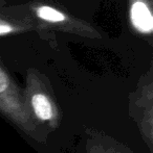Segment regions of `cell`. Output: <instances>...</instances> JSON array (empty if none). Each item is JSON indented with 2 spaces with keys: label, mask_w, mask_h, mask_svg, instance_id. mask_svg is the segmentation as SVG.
<instances>
[{
  "label": "cell",
  "mask_w": 153,
  "mask_h": 153,
  "mask_svg": "<svg viewBox=\"0 0 153 153\" xmlns=\"http://www.w3.org/2000/svg\"><path fill=\"white\" fill-rule=\"evenodd\" d=\"M127 18L131 30L152 44L153 0H127Z\"/></svg>",
  "instance_id": "4"
},
{
  "label": "cell",
  "mask_w": 153,
  "mask_h": 153,
  "mask_svg": "<svg viewBox=\"0 0 153 153\" xmlns=\"http://www.w3.org/2000/svg\"><path fill=\"white\" fill-rule=\"evenodd\" d=\"M135 106L141 109L142 114L137 116L139 123L141 126L142 133L147 140L149 147L151 148L152 144V111H147L146 106L152 104V70L144 76L143 80L139 82L137 92L135 93Z\"/></svg>",
  "instance_id": "5"
},
{
  "label": "cell",
  "mask_w": 153,
  "mask_h": 153,
  "mask_svg": "<svg viewBox=\"0 0 153 153\" xmlns=\"http://www.w3.org/2000/svg\"><path fill=\"white\" fill-rule=\"evenodd\" d=\"M26 106L36 122L45 123L57 128L61 122V113L45 76L37 70H31L26 75V85L23 92Z\"/></svg>",
  "instance_id": "3"
},
{
  "label": "cell",
  "mask_w": 153,
  "mask_h": 153,
  "mask_svg": "<svg viewBox=\"0 0 153 153\" xmlns=\"http://www.w3.org/2000/svg\"><path fill=\"white\" fill-rule=\"evenodd\" d=\"M38 30L37 25L29 16L25 7L19 10H0V36H15ZM39 31V30H38Z\"/></svg>",
  "instance_id": "6"
},
{
  "label": "cell",
  "mask_w": 153,
  "mask_h": 153,
  "mask_svg": "<svg viewBox=\"0 0 153 153\" xmlns=\"http://www.w3.org/2000/svg\"><path fill=\"white\" fill-rule=\"evenodd\" d=\"M87 153H131L113 140L91 137L87 143Z\"/></svg>",
  "instance_id": "7"
},
{
  "label": "cell",
  "mask_w": 153,
  "mask_h": 153,
  "mask_svg": "<svg viewBox=\"0 0 153 153\" xmlns=\"http://www.w3.org/2000/svg\"><path fill=\"white\" fill-rule=\"evenodd\" d=\"M38 30H53L82 38L101 40L102 33L87 21L70 14L62 5L48 0H34L24 6Z\"/></svg>",
  "instance_id": "1"
},
{
  "label": "cell",
  "mask_w": 153,
  "mask_h": 153,
  "mask_svg": "<svg viewBox=\"0 0 153 153\" xmlns=\"http://www.w3.org/2000/svg\"><path fill=\"white\" fill-rule=\"evenodd\" d=\"M0 113L23 132L39 140L40 124L32 117L23 92L0 62Z\"/></svg>",
  "instance_id": "2"
}]
</instances>
